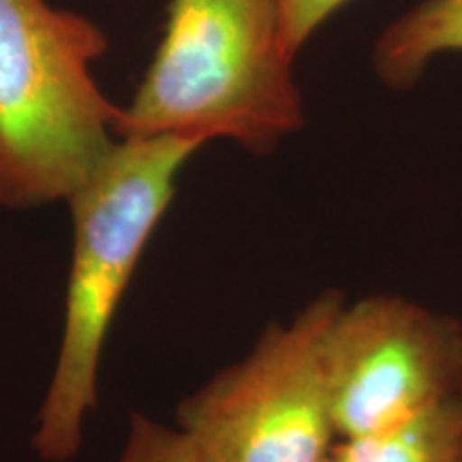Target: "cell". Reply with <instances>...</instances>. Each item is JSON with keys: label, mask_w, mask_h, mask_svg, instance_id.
<instances>
[{"label": "cell", "mask_w": 462, "mask_h": 462, "mask_svg": "<svg viewBox=\"0 0 462 462\" xmlns=\"http://www.w3.org/2000/svg\"><path fill=\"white\" fill-rule=\"evenodd\" d=\"M204 142L184 135L118 137L69 195L73 253L54 371L37 411L32 449L43 462L79 454L99 401V371L114 315L143 248L170 208L178 173Z\"/></svg>", "instance_id": "6da1fadb"}, {"label": "cell", "mask_w": 462, "mask_h": 462, "mask_svg": "<svg viewBox=\"0 0 462 462\" xmlns=\"http://www.w3.org/2000/svg\"><path fill=\"white\" fill-rule=\"evenodd\" d=\"M293 60L279 0H170L157 54L116 114V137L170 133L273 152L304 126Z\"/></svg>", "instance_id": "7a4b0ae2"}, {"label": "cell", "mask_w": 462, "mask_h": 462, "mask_svg": "<svg viewBox=\"0 0 462 462\" xmlns=\"http://www.w3.org/2000/svg\"><path fill=\"white\" fill-rule=\"evenodd\" d=\"M106 51L88 17L0 0V208L67 201L114 148L118 106L90 73Z\"/></svg>", "instance_id": "3957f363"}, {"label": "cell", "mask_w": 462, "mask_h": 462, "mask_svg": "<svg viewBox=\"0 0 462 462\" xmlns=\"http://www.w3.org/2000/svg\"><path fill=\"white\" fill-rule=\"evenodd\" d=\"M346 304L323 291L178 407L199 462H326L337 443L328 340Z\"/></svg>", "instance_id": "277c9868"}, {"label": "cell", "mask_w": 462, "mask_h": 462, "mask_svg": "<svg viewBox=\"0 0 462 462\" xmlns=\"http://www.w3.org/2000/svg\"><path fill=\"white\" fill-rule=\"evenodd\" d=\"M328 377L338 439L388 429L460 394L462 326L401 296L346 302L328 340Z\"/></svg>", "instance_id": "5b68a950"}, {"label": "cell", "mask_w": 462, "mask_h": 462, "mask_svg": "<svg viewBox=\"0 0 462 462\" xmlns=\"http://www.w3.org/2000/svg\"><path fill=\"white\" fill-rule=\"evenodd\" d=\"M334 462H462V392L362 437L338 439Z\"/></svg>", "instance_id": "8992f818"}, {"label": "cell", "mask_w": 462, "mask_h": 462, "mask_svg": "<svg viewBox=\"0 0 462 462\" xmlns=\"http://www.w3.org/2000/svg\"><path fill=\"white\" fill-rule=\"evenodd\" d=\"M446 51H462V0H424L381 32L374 71L390 88H413L432 58Z\"/></svg>", "instance_id": "52a82bcc"}, {"label": "cell", "mask_w": 462, "mask_h": 462, "mask_svg": "<svg viewBox=\"0 0 462 462\" xmlns=\"http://www.w3.org/2000/svg\"><path fill=\"white\" fill-rule=\"evenodd\" d=\"M118 462H199V458L180 430L143 413H133Z\"/></svg>", "instance_id": "ba28073f"}, {"label": "cell", "mask_w": 462, "mask_h": 462, "mask_svg": "<svg viewBox=\"0 0 462 462\" xmlns=\"http://www.w3.org/2000/svg\"><path fill=\"white\" fill-rule=\"evenodd\" d=\"M349 0H279L282 42L291 56L313 37V32L334 11Z\"/></svg>", "instance_id": "9c48e42d"}, {"label": "cell", "mask_w": 462, "mask_h": 462, "mask_svg": "<svg viewBox=\"0 0 462 462\" xmlns=\"http://www.w3.org/2000/svg\"><path fill=\"white\" fill-rule=\"evenodd\" d=\"M326 462H334V460H332V458H328V460H326Z\"/></svg>", "instance_id": "30bf717a"}]
</instances>
